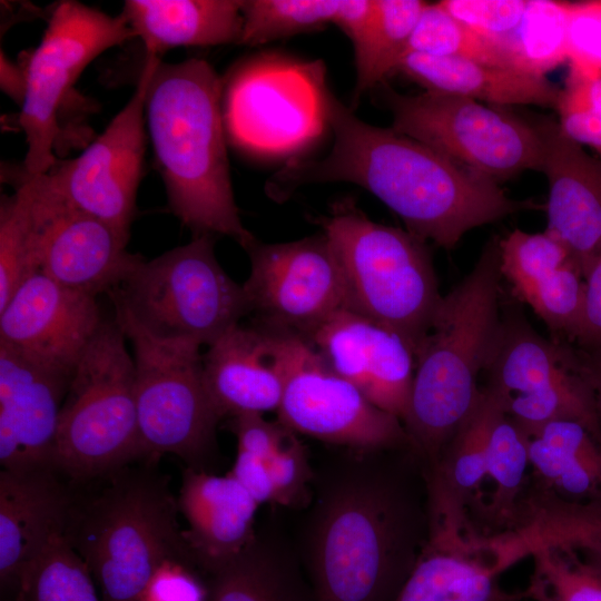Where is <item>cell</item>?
I'll return each instance as SVG.
<instances>
[{
	"mask_svg": "<svg viewBox=\"0 0 601 601\" xmlns=\"http://www.w3.org/2000/svg\"><path fill=\"white\" fill-rule=\"evenodd\" d=\"M131 38L122 13L111 17L72 0L53 8L40 43L26 62L19 118L27 142L22 173L38 176L56 165L58 112L72 86L95 58Z\"/></svg>",
	"mask_w": 601,
	"mask_h": 601,
	"instance_id": "obj_11",
	"label": "cell"
},
{
	"mask_svg": "<svg viewBox=\"0 0 601 601\" xmlns=\"http://www.w3.org/2000/svg\"><path fill=\"white\" fill-rule=\"evenodd\" d=\"M501 273L518 300L544 322L553 339H574L584 304V278L566 247L543 233L514 229L499 240Z\"/></svg>",
	"mask_w": 601,
	"mask_h": 601,
	"instance_id": "obj_21",
	"label": "cell"
},
{
	"mask_svg": "<svg viewBox=\"0 0 601 601\" xmlns=\"http://www.w3.org/2000/svg\"><path fill=\"white\" fill-rule=\"evenodd\" d=\"M500 561L511 568L540 545L575 552L601 575V499L566 501L532 482L526 486L511 528L493 538Z\"/></svg>",
	"mask_w": 601,
	"mask_h": 601,
	"instance_id": "obj_26",
	"label": "cell"
},
{
	"mask_svg": "<svg viewBox=\"0 0 601 601\" xmlns=\"http://www.w3.org/2000/svg\"><path fill=\"white\" fill-rule=\"evenodd\" d=\"M426 2L418 0H373V13L354 47L355 96L382 82L397 70Z\"/></svg>",
	"mask_w": 601,
	"mask_h": 601,
	"instance_id": "obj_32",
	"label": "cell"
},
{
	"mask_svg": "<svg viewBox=\"0 0 601 601\" xmlns=\"http://www.w3.org/2000/svg\"><path fill=\"white\" fill-rule=\"evenodd\" d=\"M306 339L336 374L375 406L403 422L415 358L400 335L352 311L341 309Z\"/></svg>",
	"mask_w": 601,
	"mask_h": 601,
	"instance_id": "obj_18",
	"label": "cell"
},
{
	"mask_svg": "<svg viewBox=\"0 0 601 601\" xmlns=\"http://www.w3.org/2000/svg\"><path fill=\"white\" fill-rule=\"evenodd\" d=\"M439 3L472 31L499 46L503 53L526 7V0H443Z\"/></svg>",
	"mask_w": 601,
	"mask_h": 601,
	"instance_id": "obj_41",
	"label": "cell"
},
{
	"mask_svg": "<svg viewBox=\"0 0 601 601\" xmlns=\"http://www.w3.org/2000/svg\"><path fill=\"white\" fill-rule=\"evenodd\" d=\"M326 115L334 142L321 159L293 160L268 183L275 200L306 184L344 181L377 197L423 240L451 249L469 230L512 214L545 209L513 199L500 185L428 146L370 125L327 89Z\"/></svg>",
	"mask_w": 601,
	"mask_h": 601,
	"instance_id": "obj_2",
	"label": "cell"
},
{
	"mask_svg": "<svg viewBox=\"0 0 601 601\" xmlns=\"http://www.w3.org/2000/svg\"><path fill=\"white\" fill-rule=\"evenodd\" d=\"M95 499L73 502L65 536L88 566L102 601H144L167 561L197 568L180 529L177 497L161 474L127 466Z\"/></svg>",
	"mask_w": 601,
	"mask_h": 601,
	"instance_id": "obj_5",
	"label": "cell"
},
{
	"mask_svg": "<svg viewBox=\"0 0 601 601\" xmlns=\"http://www.w3.org/2000/svg\"><path fill=\"white\" fill-rule=\"evenodd\" d=\"M501 262L496 238L486 243L472 270L442 296L418 346L403 425L425 473L477 404L501 309Z\"/></svg>",
	"mask_w": 601,
	"mask_h": 601,
	"instance_id": "obj_4",
	"label": "cell"
},
{
	"mask_svg": "<svg viewBox=\"0 0 601 601\" xmlns=\"http://www.w3.org/2000/svg\"><path fill=\"white\" fill-rule=\"evenodd\" d=\"M529 465L528 437L504 410L500 411L487 442L486 477L492 481L493 491L489 503L477 508L486 523L481 535H495L510 529L526 487Z\"/></svg>",
	"mask_w": 601,
	"mask_h": 601,
	"instance_id": "obj_33",
	"label": "cell"
},
{
	"mask_svg": "<svg viewBox=\"0 0 601 601\" xmlns=\"http://www.w3.org/2000/svg\"><path fill=\"white\" fill-rule=\"evenodd\" d=\"M568 61L601 72V0L569 2Z\"/></svg>",
	"mask_w": 601,
	"mask_h": 601,
	"instance_id": "obj_43",
	"label": "cell"
},
{
	"mask_svg": "<svg viewBox=\"0 0 601 601\" xmlns=\"http://www.w3.org/2000/svg\"><path fill=\"white\" fill-rule=\"evenodd\" d=\"M582 372L594 394L598 415L601 422V349L582 355Z\"/></svg>",
	"mask_w": 601,
	"mask_h": 601,
	"instance_id": "obj_50",
	"label": "cell"
},
{
	"mask_svg": "<svg viewBox=\"0 0 601 601\" xmlns=\"http://www.w3.org/2000/svg\"><path fill=\"white\" fill-rule=\"evenodd\" d=\"M317 221L343 273L346 309L396 333L415 355L442 299L426 242L346 199Z\"/></svg>",
	"mask_w": 601,
	"mask_h": 601,
	"instance_id": "obj_6",
	"label": "cell"
},
{
	"mask_svg": "<svg viewBox=\"0 0 601 601\" xmlns=\"http://www.w3.org/2000/svg\"><path fill=\"white\" fill-rule=\"evenodd\" d=\"M240 0H127L121 13L146 56L181 46H217L240 40Z\"/></svg>",
	"mask_w": 601,
	"mask_h": 601,
	"instance_id": "obj_30",
	"label": "cell"
},
{
	"mask_svg": "<svg viewBox=\"0 0 601 601\" xmlns=\"http://www.w3.org/2000/svg\"><path fill=\"white\" fill-rule=\"evenodd\" d=\"M204 380L221 418L279 407L283 373L276 335L258 323L238 324L203 354Z\"/></svg>",
	"mask_w": 601,
	"mask_h": 601,
	"instance_id": "obj_24",
	"label": "cell"
},
{
	"mask_svg": "<svg viewBox=\"0 0 601 601\" xmlns=\"http://www.w3.org/2000/svg\"><path fill=\"white\" fill-rule=\"evenodd\" d=\"M342 0H246L239 43L260 45L334 23Z\"/></svg>",
	"mask_w": 601,
	"mask_h": 601,
	"instance_id": "obj_38",
	"label": "cell"
},
{
	"mask_svg": "<svg viewBox=\"0 0 601 601\" xmlns=\"http://www.w3.org/2000/svg\"><path fill=\"white\" fill-rule=\"evenodd\" d=\"M536 485L578 503L601 499V443L575 421L548 423L528 437Z\"/></svg>",
	"mask_w": 601,
	"mask_h": 601,
	"instance_id": "obj_31",
	"label": "cell"
},
{
	"mask_svg": "<svg viewBox=\"0 0 601 601\" xmlns=\"http://www.w3.org/2000/svg\"><path fill=\"white\" fill-rule=\"evenodd\" d=\"M408 52L511 68L499 46L453 18L439 2L425 4L411 36Z\"/></svg>",
	"mask_w": 601,
	"mask_h": 601,
	"instance_id": "obj_40",
	"label": "cell"
},
{
	"mask_svg": "<svg viewBox=\"0 0 601 601\" xmlns=\"http://www.w3.org/2000/svg\"><path fill=\"white\" fill-rule=\"evenodd\" d=\"M229 430L237 440V451L264 461L275 455L295 433L276 422L267 421L260 413H244L230 417Z\"/></svg>",
	"mask_w": 601,
	"mask_h": 601,
	"instance_id": "obj_44",
	"label": "cell"
},
{
	"mask_svg": "<svg viewBox=\"0 0 601 601\" xmlns=\"http://www.w3.org/2000/svg\"><path fill=\"white\" fill-rule=\"evenodd\" d=\"M245 250L250 272L243 287L256 323L307 338L346 309L343 273L324 233L276 244L255 239Z\"/></svg>",
	"mask_w": 601,
	"mask_h": 601,
	"instance_id": "obj_14",
	"label": "cell"
},
{
	"mask_svg": "<svg viewBox=\"0 0 601 601\" xmlns=\"http://www.w3.org/2000/svg\"><path fill=\"white\" fill-rule=\"evenodd\" d=\"M504 401L482 387L476 406L443 451L436 466L427 473L430 541L464 546L475 538L467 509L480 499L486 477L487 442L492 423Z\"/></svg>",
	"mask_w": 601,
	"mask_h": 601,
	"instance_id": "obj_22",
	"label": "cell"
},
{
	"mask_svg": "<svg viewBox=\"0 0 601 601\" xmlns=\"http://www.w3.org/2000/svg\"><path fill=\"white\" fill-rule=\"evenodd\" d=\"M568 1L526 0L523 17L504 46L511 68L536 77L568 60Z\"/></svg>",
	"mask_w": 601,
	"mask_h": 601,
	"instance_id": "obj_35",
	"label": "cell"
},
{
	"mask_svg": "<svg viewBox=\"0 0 601 601\" xmlns=\"http://www.w3.org/2000/svg\"><path fill=\"white\" fill-rule=\"evenodd\" d=\"M138 459L134 356L116 318H104L72 373L50 469L86 481Z\"/></svg>",
	"mask_w": 601,
	"mask_h": 601,
	"instance_id": "obj_8",
	"label": "cell"
},
{
	"mask_svg": "<svg viewBox=\"0 0 601 601\" xmlns=\"http://www.w3.org/2000/svg\"><path fill=\"white\" fill-rule=\"evenodd\" d=\"M506 415L526 437L554 421H575L588 427L601 443V422L590 383L580 370L569 371L550 384L511 397Z\"/></svg>",
	"mask_w": 601,
	"mask_h": 601,
	"instance_id": "obj_34",
	"label": "cell"
},
{
	"mask_svg": "<svg viewBox=\"0 0 601 601\" xmlns=\"http://www.w3.org/2000/svg\"><path fill=\"white\" fill-rule=\"evenodd\" d=\"M14 592L16 601H102L88 566L65 535L27 568Z\"/></svg>",
	"mask_w": 601,
	"mask_h": 601,
	"instance_id": "obj_36",
	"label": "cell"
},
{
	"mask_svg": "<svg viewBox=\"0 0 601 601\" xmlns=\"http://www.w3.org/2000/svg\"><path fill=\"white\" fill-rule=\"evenodd\" d=\"M392 128L497 184L541 168L542 142L532 122L503 107L453 95H403L382 82Z\"/></svg>",
	"mask_w": 601,
	"mask_h": 601,
	"instance_id": "obj_10",
	"label": "cell"
},
{
	"mask_svg": "<svg viewBox=\"0 0 601 601\" xmlns=\"http://www.w3.org/2000/svg\"><path fill=\"white\" fill-rule=\"evenodd\" d=\"M146 59V128L170 210L195 235L227 236L245 249L256 238L234 197L219 77L201 59Z\"/></svg>",
	"mask_w": 601,
	"mask_h": 601,
	"instance_id": "obj_3",
	"label": "cell"
},
{
	"mask_svg": "<svg viewBox=\"0 0 601 601\" xmlns=\"http://www.w3.org/2000/svg\"><path fill=\"white\" fill-rule=\"evenodd\" d=\"M426 91L461 96L491 106L533 105L555 109L560 89L545 77L475 60L406 53L397 70Z\"/></svg>",
	"mask_w": 601,
	"mask_h": 601,
	"instance_id": "obj_28",
	"label": "cell"
},
{
	"mask_svg": "<svg viewBox=\"0 0 601 601\" xmlns=\"http://www.w3.org/2000/svg\"><path fill=\"white\" fill-rule=\"evenodd\" d=\"M39 272L37 233L26 186L16 181L11 196L0 204V308Z\"/></svg>",
	"mask_w": 601,
	"mask_h": 601,
	"instance_id": "obj_37",
	"label": "cell"
},
{
	"mask_svg": "<svg viewBox=\"0 0 601 601\" xmlns=\"http://www.w3.org/2000/svg\"><path fill=\"white\" fill-rule=\"evenodd\" d=\"M228 473L259 505L275 504V489L266 461L237 451L235 462Z\"/></svg>",
	"mask_w": 601,
	"mask_h": 601,
	"instance_id": "obj_47",
	"label": "cell"
},
{
	"mask_svg": "<svg viewBox=\"0 0 601 601\" xmlns=\"http://www.w3.org/2000/svg\"><path fill=\"white\" fill-rule=\"evenodd\" d=\"M104 318L96 296L38 272L0 308V346L72 376Z\"/></svg>",
	"mask_w": 601,
	"mask_h": 601,
	"instance_id": "obj_17",
	"label": "cell"
},
{
	"mask_svg": "<svg viewBox=\"0 0 601 601\" xmlns=\"http://www.w3.org/2000/svg\"><path fill=\"white\" fill-rule=\"evenodd\" d=\"M531 120L549 185L545 231L566 247L584 278L601 250V158L587 154L554 119Z\"/></svg>",
	"mask_w": 601,
	"mask_h": 601,
	"instance_id": "obj_19",
	"label": "cell"
},
{
	"mask_svg": "<svg viewBox=\"0 0 601 601\" xmlns=\"http://www.w3.org/2000/svg\"><path fill=\"white\" fill-rule=\"evenodd\" d=\"M333 447L293 540L314 599L395 601L430 541L423 463L411 445Z\"/></svg>",
	"mask_w": 601,
	"mask_h": 601,
	"instance_id": "obj_1",
	"label": "cell"
},
{
	"mask_svg": "<svg viewBox=\"0 0 601 601\" xmlns=\"http://www.w3.org/2000/svg\"><path fill=\"white\" fill-rule=\"evenodd\" d=\"M267 462L275 489V504L304 510L312 499L314 465L309 451L294 433Z\"/></svg>",
	"mask_w": 601,
	"mask_h": 601,
	"instance_id": "obj_42",
	"label": "cell"
},
{
	"mask_svg": "<svg viewBox=\"0 0 601 601\" xmlns=\"http://www.w3.org/2000/svg\"><path fill=\"white\" fill-rule=\"evenodd\" d=\"M28 191L37 233L39 272L75 290L98 296L118 287L144 259L108 224L50 191L41 176H16Z\"/></svg>",
	"mask_w": 601,
	"mask_h": 601,
	"instance_id": "obj_16",
	"label": "cell"
},
{
	"mask_svg": "<svg viewBox=\"0 0 601 601\" xmlns=\"http://www.w3.org/2000/svg\"><path fill=\"white\" fill-rule=\"evenodd\" d=\"M146 59L137 88L106 129L73 159L40 175L70 207L108 224L129 240L146 147Z\"/></svg>",
	"mask_w": 601,
	"mask_h": 601,
	"instance_id": "obj_15",
	"label": "cell"
},
{
	"mask_svg": "<svg viewBox=\"0 0 601 601\" xmlns=\"http://www.w3.org/2000/svg\"><path fill=\"white\" fill-rule=\"evenodd\" d=\"M533 570L524 595L533 601H601V575L575 552L540 545L529 552Z\"/></svg>",
	"mask_w": 601,
	"mask_h": 601,
	"instance_id": "obj_39",
	"label": "cell"
},
{
	"mask_svg": "<svg viewBox=\"0 0 601 601\" xmlns=\"http://www.w3.org/2000/svg\"><path fill=\"white\" fill-rule=\"evenodd\" d=\"M582 356L566 343L542 337L515 306L501 312L483 370L485 388L506 402L534 392L569 371L580 370Z\"/></svg>",
	"mask_w": 601,
	"mask_h": 601,
	"instance_id": "obj_29",
	"label": "cell"
},
{
	"mask_svg": "<svg viewBox=\"0 0 601 601\" xmlns=\"http://www.w3.org/2000/svg\"><path fill=\"white\" fill-rule=\"evenodd\" d=\"M121 328L132 346L141 457L173 454L188 469L209 472L223 418L205 384L200 348L160 344Z\"/></svg>",
	"mask_w": 601,
	"mask_h": 601,
	"instance_id": "obj_9",
	"label": "cell"
},
{
	"mask_svg": "<svg viewBox=\"0 0 601 601\" xmlns=\"http://www.w3.org/2000/svg\"><path fill=\"white\" fill-rule=\"evenodd\" d=\"M196 566L208 574L236 556L256 533L259 504L229 473L186 469L177 496Z\"/></svg>",
	"mask_w": 601,
	"mask_h": 601,
	"instance_id": "obj_25",
	"label": "cell"
},
{
	"mask_svg": "<svg viewBox=\"0 0 601 601\" xmlns=\"http://www.w3.org/2000/svg\"><path fill=\"white\" fill-rule=\"evenodd\" d=\"M273 331L283 373L277 410L283 425L333 446L411 445L402 421L375 406L336 374L306 338Z\"/></svg>",
	"mask_w": 601,
	"mask_h": 601,
	"instance_id": "obj_13",
	"label": "cell"
},
{
	"mask_svg": "<svg viewBox=\"0 0 601 601\" xmlns=\"http://www.w3.org/2000/svg\"><path fill=\"white\" fill-rule=\"evenodd\" d=\"M574 341L585 353L601 349V250L584 277V304Z\"/></svg>",
	"mask_w": 601,
	"mask_h": 601,
	"instance_id": "obj_46",
	"label": "cell"
},
{
	"mask_svg": "<svg viewBox=\"0 0 601 601\" xmlns=\"http://www.w3.org/2000/svg\"><path fill=\"white\" fill-rule=\"evenodd\" d=\"M70 380L0 346L2 470L50 469Z\"/></svg>",
	"mask_w": 601,
	"mask_h": 601,
	"instance_id": "obj_20",
	"label": "cell"
},
{
	"mask_svg": "<svg viewBox=\"0 0 601 601\" xmlns=\"http://www.w3.org/2000/svg\"><path fill=\"white\" fill-rule=\"evenodd\" d=\"M489 601H516V598L515 595L504 593L499 589V591Z\"/></svg>",
	"mask_w": 601,
	"mask_h": 601,
	"instance_id": "obj_51",
	"label": "cell"
},
{
	"mask_svg": "<svg viewBox=\"0 0 601 601\" xmlns=\"http://www.w3.org/2000/svg\"><path fill=\"white\" fill-rule=\"evenodd\" d=\"M207 590L184 563L167 561L150 579L144 601H206Z\"/></svg>",
	"mask_w": 601,
	"mask_h": 601,
	"instance_id": "obj_45",
	"label": "cell"
},
{
	"mask_svg": "<svg viewBox=\"0 0 601 601\" xmlns=\"http://www.w3.org/2000/svg\"><path fill=\"white\" fill-rule=\"evenodd\" d=\"M213 235L142 259L108 296L121 327L160 344L209 347L250 313L243 287L215 256Z\"/></svg>",
	"mask_w": 601,
	"mask_h": 601,
	"instance_id": "obj_7",
	"label": "cell"
},
{
	"mask_svg": "<svg viewBox=\"0 0 601 601\" xmlns=\"http://www.w3.org/2000/svg\"><path fill=\"white\" fill-rule=\"evenodd\" d=\"M209 578L207 601H315L293 541L274 522Z\"/></svg>",
	"mask_w": 601,
	"mask_h": 601,
	"instance_id": "obj_27",
	"label": "cell"
},
{
	"mask_svg": "<svg viewBox=\"0 0 601 601\" xmlns=\"http://www.w3.org/2000/svg\"><path fill=\"white\" fill-rule=\"evenodd\" d=\"M73 497L51 469L0 472V581L16 589L27 568L66 533Z\"/></svg>",
	"mask_w": 601,
	"mask_h": 601,
	"instance_id": "obj_23",
	"label": "cell"
},
{
	"mask_svg": "<svg viewBox=\"0 0 601 601\" xmlns=\"http://www.w3.org/2000/svg\"><path fill=\"white\" fill-rule=\"evenodd\" d=\"M566 78L579 88L588 106L601 124V72L570 65Z\"/></svg>",
	"mask_w": 601,
	"mask_h": 601,
	"instance_id": "obj_48",
	"label": "cell"
},
{
	"mask_svg": "<svg viewBox=\"0 0 601 601\" xmlns=\"http://www.w3.org/2000/svg\"><path fill=\"white\" fill-rule=\"evenodd\" d=\"M26 80V65L23 67L14 65L1 52V88L20 105L24 97Z\"/></svg>",
	"mask_w": 601,
	"mask_h": 601,
	"instance_id": "obj_49",
	"label": "cell"
},
{
	"mask_svg": "<svg viewBox=\"0 0 601 601\" xmlns=\"http://www.w3.org/2000/svg\"><path fill=\"white\" fill-rule=\"evenodd\" d=\"M327 83L318 62L265 57L238 68L223 91L226 134L264 156L298 151L327 124Z\"/></svg>",
	"mask_w": 601,
	"mask_h": 601,
	"instance_id": "obj_12",
	"label": "cell"
}]
</instances>
